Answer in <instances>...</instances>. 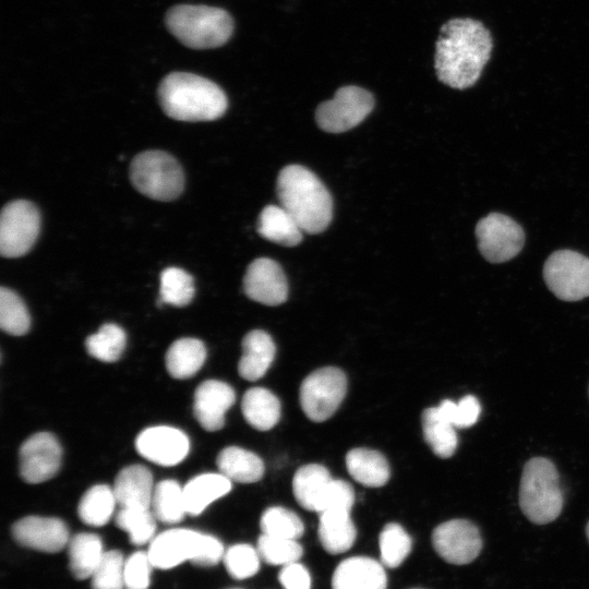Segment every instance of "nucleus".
Segmentation results:
<instances>
[{
  "label": "nucleus",
  "instance_id": "40",
  "mask_svg": "<svg viewBox=\"0 0 589 589\" xmlns=\"http://www.w3.org/2000/svg\"><path fill=\"white\" fill-rule=\"evenodd\" d=\"M261 560L269 565L285 566L298 562L303 549L297 540L276 538L262 533L257 540Z\"/></svg>",
  "mask_w": 589,
  "mask_h": 589
},
{
  "label": "nucleus",
  "instance_id": "43",
  "mask_svg": "<svg viewBox=\"0 0 589 589\" xmlns=\"http://www.w3.org/2000/svg\"><path fill=\"white\" fill-rule=\"evenodd\" d=\"M437 409L455 428L472 426L481 412L480 402L473 395H466L458 402L445 399Z\"/></svg>",
  "mask_w": 589,
  "mask_h": 589
},
{
  "label": "nucleus",
  "instance_id": "10",
  "mask_svg": "<svg viewBox=\"0 0 589 589\" xmlns=\"http://www.w3.org/2000/svg\"><path fill=\"white\" fill-rule=\"evenodd\" d=\"M373 107L374 98L370 92L354 85L342 86L333 99L318 105L315 120L323 131L341 133L360 124Z\"/></svg>",
  "mask_w": 589,
  "mask_h": 589
},
{
  "label": "nucleus",
  "instance_id": "6",
  "mask_svg": "<svg viewBox=\"0 0 589 589\" xmlns=\"http://www.w3.org/2000/svg\"><path fill=\"white\" fill-rule=\"evenodd\" d=\"M154 567L169 569L190 561L197 566H214L223 560L220 540L191 529L173 528L157 534L147 551Z\"/></svg>",
  "mask_w": 589,
  "mask_h": 589
},
{
  "label": "nucleus",
  "instance_id": "34",
  "mask_svg": "<svg viewBox=\"0 0 589 589\" xmlns=\"http://www.w3.org/2000/svg\"><path fill=\"white\" fill-rule=\"evenodd\" d=\"M127 342L124 330L112 323L104 324L85 341L88 354L104 362H115L122 354Z\"/></svg>",
  "mask_w": 589,
  "mask_h": 589
},
{
  "label": "nucleus",
  "instance_id": "1",
  "mask_svg": "<svg viewBox=\"0 0 589 589\" xmlns=\"http://www.w3.org/2000/svg\"><path fill=\"white\" fill-rule=\"evenodd\" d=\"M492 49V35L482 22L470 17L447 21L436 41L434 69L438 81L456 89L471 87Z\"/></svg>",
  "mask_w": 589,
  "mask_h": 589
},
{
  "label": "nucleus",
  "instance_id": "30",
  "mask_svg": "<svg viewBox=\"0 0 589 589\" xmlns=\"http://www.w3.org/2000/svg\"><path fill=\"white\" fill-rule=\"evenodd\" d=\"M68 554L73 576L82 580L92 577L105 552L98 536L82 532L70 539Z\"/></svg>",
  "mask_w": 589,
  "mask_h": 589
},
{
  "label": "nucleus",
  "instance_id": "38",
  "mask_svg": "<svg viewBox=\"0 0 589 589\" xmlns=\"http://www.w3.org/2000/svg\"><path fill=\"white\" fill-rule=\"evenodd\" d=\"M160 300L173 306H185L194 297L193 277L178 267H167L160 274Z\"/></svg>",
  "mask_w": 589,
  "mask_h": 589
},
{
  "label": "nucleus",
  "instance_id": "47",
  "mask_svg": "<svg viewBox=\"0 0 589 589\" xmlns=\"http://www.w3.org/2000/svg\"><path fill=\"white\" fill-rule=\"evenodd\" d=\"M586 534H587V538L589 540V521H588L587 527H586Z\"/></svg>",
  "mask_w": 589,
  "mask_h": 589
},
{
  "label": "nucleus",
  "instance_id": "32",
  "mask_svg": "<svg viewBox=\"0 0 589 589\" xmlns=\"http://www.w3.org/2000/svg\"><path fill=\"white\" fill-rule=\"evenodd\" d=\"M116 505L113 489L107 484H96L83 494L77 514L84 524L100 527L110 520Z\"/></svg>",
  "mask_w": 589,
  "mask_h": 589
},
{
  "label": "nucleus",
  "instance_id": "27",
  "mask_svg": "<svg viewBox=\"0 0 589 589\" xmlns=\"http://www.w3.org/2000/svg\"><path fill=\"white\" fill-rule=\"evenodd\" d=\"M217 467L230 481L252 483L264 474V464L254 453L238 446L224 448L217 456Z\"/></svg>",
  "mask_w": 589,
  "mask_h": 589
},
{
  "label": "nucleus",
  "instance_id": "11",
  "mask_svg": "<svg viewBox=\"0 0 589 589\" xmlns=\"http://www.w3.org/2000/svg\"><path fill=\"white\" fill-rule=\"evenodd\" d=\"M40 230V214L29 201L8 203L0 216V253L4 257L25 255L34 245Z\"/></svg>",
  "mask_w": 589,
  "mask_h": 589
},
{
  "label": "nucleus",
  "instance_id": "37",
  "mask_svg": "<svg viewBox=\"0 0 589 589\" xmlns=\"http://www.w3.org/2000/svg\"><path fill=\"white\" fill-rule=\"evenodd\" d=\"M153 512L148 508L123 507L116 515V525L124 530L130 541L142 545L153 540L156 524Z\"/></svg>",
  "mask_w": 589,
  "mask_h": 589
},
{
  "label": "nucleus",
  "instance_id": "42",
  "mask_svg": "<svg viewBox=\"0 0 589 589\" xmlns=\"http://www.w3.org/2000/svg\"><path fill=\"white\" fill-rule=\"evenodd\" d=\"M124 560L117 551L105 552L100 563L92 575V589H123Z\"/></svg>",
  "mask_w": 589,
  "mask_h": 589
},
{
  "label": "nucleus",
  "instance_id": "12",
  "mask_svg": "<svg viewBox=\"0 0 589 589\" xmlns=\"http://www.w3.org/2000/svg\"><path fill=\"white\" fill-rule=\"evenodd\" d=\"M478 248L485 260L503 263L516 256L524 247L522 228L512 218L491 213L476 226Z\"/></svg>",
  "mask_w": 589,
  "mask_h": 589
},
{
  "label": "nucleus",
  "instance_id": "49",
  "mask_svg": "<svg viewBox=\"0 0 589 589\" xmlns=\"http://www.w3.org/2000/svg\"><path fill=\"white\" fill-rule=\"evenodd\" d=\"M414 589H419V588H414Z\"/></svg>",
  "mask_w": 589,
  "mask_h": 589
},
{
  "label": "nucleus",
  "instance_id": "23",
  "mask_svg": "<svg viewBox=\"0 0 589 589\" xmlns=\"http://www.w3.org/2000/svg\"><path fill=\"white\" fill-rule=\"evenodd\" d=\"M317 534L322 546L329 554L348 551L357 537L350 510L328 509L320 513Z\"/></svg>",
  "mask_w": 589,
  "mask_h": 589
},
{
  "label": "nucleus",
  "instance_id": "19",
  "mask_svg": "<svg viewBox=\"0 0 589 589\" xmlns=\"http://www.w3.org/2000/svg\"><path fill=\"white\" fill-rule=\"evenodd\" d=\"M384 565L366 556H352L338 564L332 577V589H386Z\"/></svg>",
  "mask_w": 589,
  "mask_h": 589
},
{
  "label": "nucleus",
  "instance_id": "33",
  "mask_svg": "<svg viewBox=\"0 0 589 589\" xmlns=\"http://www.w3.org/2000/svg\"><path fill=\"white\" fill-rule=\"evenodd\" d=\"M152 512L164 524L180 522L187 513L183 488L175 480L158 482L153 492Z\"/></svg>",
  "mask_w": 589,
  "mask_h": 589
},
{
  "label": "nucleus",
  "instance_id": "7",
  "mask_svg": "<svg viewBox=\"0 0 589 589\" xmlns=\"http://www.w3.org/2000/svg\"><path fill=\"white\" fill-rule=\"evenodd\" d=\"M133 187L156 201H172L184 188V175L178 160L163 151L137 154L130 166Z\"/></svg>",
  "mask_w": 589,
  "mask_h": 589
},
{
  "label": "nucleus",
  "instance_id": "29",
  "mask_svg": "<svg viewBox=\"0 0 589 589\" xmlns=\"http://www.w3.org/2000/svg\"><path fill=\"white\" fill-rule=\"evenodd\" d=\"M206 348L196 338H180L171 344L166 353L169 374L179 380L193 376L204 364Z\"/></svg>",
  "mask_w": 589,
  "mask_h": 589
},
{
  "label": "nucleus",
  "instance_id": "3",
  "mask_svg": "<svg viewBox=\"0 0 589 589\" xmlns=\"http://www.w3.org/2000/svg\"><path fill=\"white\" fill-rule=\"evenodd\" d=\"M277 196L283 206L308 233L324 231L333 217L332 196L308 168L289 165L277 178Z\"/></svg>",
  "mask_w": 589,
  "mask_h": 589
},
{
  "label": "nucleus",
  "instance_id": "39",
  "mask_svg": "<svg viewBox=\"0 0 589 589\" xmlns=\"http://www.w3.org/2000/svg\"><path fill=\"white\" fill-rule=\"evenodd\" d=\"M262 533L284 539L298 540L304 532L300 517L290 509L273 506L261 517Z\"/></svg>",
  "mask_w": 589,
  "mask_h": 589
},
{
  "label": "nucleus",
  "instance_id": "44",
  "mask_svg": "<svg viewBox=\"0 0 589 589\" xmlns=\"http://www.w3.org/2000/svg\"><path fill=\"white\" fill-rule=\"evenodd\" d=\"M154 567L147 552L137 551L124 562L125 589H147Z\"/></svg>",
  "mask_w": 589,
  "mask_h": 589
},
{
  "label": "nucleus",
  "instance_id": "18",
  "mask_svg": "<svg viewBox=\"0 0 589 589\" xmlns=\"http://www.w3.org/2000/svg\"><path fill=\"white\" fill-rule=\"evenodd\" d=\"M235 400V390L229 384L208 380L195 389L193 412L204 430L214 432L224 426L226 412Z\"/></svg>",
  "mask_w": 589,
  "mask_h": 589
},
{
  "label": "nucleus",
  "instance_id": "21",
  "mask_svg": "<svg viewBox=\"0 0 589 589\" xmlns=\"http://www.w3.org/2000/svg\"><path fill=\"white\" fill-rule=\"evenodd\" d=\"M154 488L149 469L143 465H131L119 471L112 489L121 508L151 509Z\"/></svg>",
  "mask_w": 589,
  "mask_h": 589
},
{
  "label": "nucleus",
  "instance_id": "31",
  "mask_svg": "<svg viewBox=\"0 0 589 589\" xmlns=\"http://www.w3.org/2000/svg\"><path fill=\"white\" fill-rule=\"evenodd\" d=\"M422 432L426 444L441 458H449L457 447L455 426L437 409L431 407L421 414Z\"/></svg>",
  "mask_w": 589,
  "mask_h": 589
},
{
  "label": "nucleus",
  "instance_id": "36",
  "mask_svg": "<svg viewBox=\"0 0 589 589\" xmlns=\"http://www.w3.org/2000/svg\"><path fill=\"white\" fill-rule=\"evenodd\" d=\"M0 326L13 336L26 334L31 326L28 310L13 290L5 287L0 289Z\"/></svg>",
  "mask_w": 589,
  "mask_h": 589
},
{
  "label": "nucleus",
  "instance_id": "48",
  "mask_svg": "<svg viewBox=\"0 0 589 589\" xmlns=\"http://www.w3.org/2000/svg\"><path fill=\"white\" fill-rule=\"evenodd\" d=\"M588 394H589V386H588Z\"/></svg>",
  "mask_w": 589,
  "mask_h": 589
},
{
  "label": "nucleus",
  "instance_id": "9",
  "mask_svg": "<svg viewBox=\"0 0 589 589\" xmlns=\"http://www.w3.org/2000/svg\"><path fill=\"white\" fill-rule=\"evenodd\" d=\"M543 278L558 299H585L589 297V259L570 250L556 251L544 263Z\"/></svg>",
  "mask_w": 589,
  "mask_h": 589
},
{
  "label": "nucleus",
  "instance_id": "4",
  "mask_svg": "<svg viewBox=\"0 0 589 589\" xmlns=\"http://www.w3.org/2000/svg\"><path fill=\"white\" fill-rule=\"evenodd\" d=\"M165 21L169 32L193 49L220 47L233 32V21L228 12L202 4L175 5L167 12Z\"/></svg>",
  "mask_w": 589,
  "mask_h": 589
},
{
  "label": "nucleus",
  "instance_id": "35",
  "mask_svg": "<svg viewBox=\"0 0 589 589\" xmlns=\"http://www.w3.org/2000/svg\"><path fill=\"white\" fill-rule=\"evenodd\" d=\"M381 563L384 567L396 568L410 554L412 541L406 530L396 522H389L378 537Z\"/></svg>",
  "mask_w": 589,
  "mask_h": 589
},
{
  "label": "nucleus",
  "instance_id": "28",
  "mask_svg": "<svg viewBox=\"0 0 589 589\" xmlns=\"http://www.w3.org/2000/svg\"><path fill=\"white\" fill-rule=\"evenodd\" d=\"M241 409L248 423L260 431L271 430L280 418L279 399L263 387L248 389L243 395Z\"/></svg>",
  "mask_w": 589,
  "mask_h": 589
},
{
  "label": "nucleus",
  "instance_id": "5",
  "mask_svg": "<svg viewBox=\"0 0 589 589\" xmlns=\"http://www.w3.org/2000/svg\"><path fill=\"white\" fill-rule=\"evenodd\" d=\"M563 504L555 465L544 457L529 459L524 466L519 486V506L524 515L533 524L545 525L560 516Z\"/></svg>",
  "mask_w": 589,
  "mask_h": 589
},
{
  "label": "nucleus",
  "instance_id": "2",
  "mask_svg": "<svg viewBox=\"0 0 589 589\" xmlns=\"http://www.w3.org/2000/svg\"><path fill=\"white\" fill-rule=\"evenodd\" d=\"M158 98L164 112L179 121H212L220 118L228 100L214 82L185 72H173L159 84Z\"/></svg>",
  "mask_w": 589,
  "mask_h": 589
},
{
  "label": "nucleus",
  "instance_id": "13",
  "mask_svg": "<svg viewBox=\"0 0 589 589\" xmlns=\"http://www.w3.org/2000/svg\"><path fill=\"white\" fill-rule=\"evenodd\" d=\"M435 552L447 563L466 565L473 562L482 549L478 527L467 519H452L438 525L432 532Z\"/></svg>",
  "mask_w": 589,
  "mask_h": 589
},
{
  "label": "nucleus",
  "instance_id": "8",
  "mask_svg": "<svg viewBox=\"0 0 589 589\" xmlns=\"http://www.w3.org/2000/svg\"><path fill=\"white\" fill-rule=\"evenodd\" d=\"M347 392V377L335 366L310 373L302 382L299 399L304 414L314 422H322L338 409Z\"/></svg>",
  "mask_w": 589,
  "mask_h": 589
},
{
  "label": "nucleus",
  "instance_id": "25",
  "mask_svg": "<svg viewBox=\"0 0 589 589\" xmlns=\"http://www.w3.org/2000/svg\"><path fill=\"white\" fill-rule=\"evenodd\" d=\"M346 467L350 476L369 488L383 486L389 479V466L377 450L353 448L347 453Z\"/></svg>",
  "mask_w": 589,
  "mask_h": 589
},
{
  "label": "nucleus",
  "instance_id": "45",
  "mask_svg": "<svg viewBox=\"0 0 589 589\" xmlns=\"http://www.w3.org/2000/svg\"><path fill=\"white\" fill-rule=\"evenodd\" d=\"M353 503L354 492L352 486L344 480L333 479L327 495L326 506L323 512L328 509L351 510Z\"/></svg>",
  "mask_w": 589,
  "mask_h": 589
},
{
  "label": "nucleus",
  "instance_id": "22",
  "mask_svg": "<svg viewBox=\"0 0 589 589\" xmlns=\"http://www.w3.org/2000/svg\"><path fill=\"white\" fill-rule=\"evenodd\" d=\"M275 344L266 332L261 329L249 332L242 340V356L238 363L241 377L254 382L264 376L275 358Z\"/></svg>",
  "mask_w": 589,
  "mask_h": 589
},
{
  "label": "nucleus",
  "instance_id": "46",
  "mask_svg": "<svg viewBox=\"0 0 589 589\" xmlns=\"http://www.w3.org/2000/svg\"><path fill=\"white\" fill-rule=\"evenodd\" d=\"M278 580L284 589H311L310 573L299 562L283 566L278 574Z\"/></svg>",
  "mask_w": 589,
  "mask_h": 589
},
{
  "label": "nucleus",
  "instance_id": "24",
  "mask_svg": "<svg viewBox=\"0 0 589 589\" xmlns=\"http://www.w3.org/2000/svg\"><path fill=\"white\" fill-rule=\"evenodd\" d=\"M257 232L272 242L294 247L301 242L304 231L283 206L267 205L260 213Z\"/></svg>",
  "mask_w": 589,
  "mask_h": 589
},
{
  "label": "nucleus",
  "instance_id": "15",
  "mask_svg": "<svg viewBox=\"0 0 589 589\" xmlns=\"http://www.w3.org/2000/svg\"><path fill=\"white\" fill-rule=\"evenodd\" d=\"M135 448L145 459L170 467L178 465L187 457L190 441L179 429L157 425L147 428L137 435Z\"/></svg>",
  "mask_w": 589,
  "mask_h": 589
},
{
  "label": "nucleus",
  "instance_id": "20",
  "mask_svg": "<svg viewBox=\"0 0 589 589\" xmlns=\"http://www.w3.org/2000/svg\"><path fill=\"white\" fill-rule=\"evenodd\" d=\"M333 478L327 468L320 464L300 467L292 479V491L301 507L316 513L325 509Z\"/></svg>",
  "mask_w": 589,
  "mask_h": 589
},
{
  "label": "nucleus",
  "instance_id": "41",
  "mask_svg": "<svg viewBox=\"0 0 589 589\" xmlns=\"http://www.w3.org/2000/svg\"><path fill=\"white\" fill-rule=\"evenodd\" d=\"M223 561L232 578L245 579L259 572L261 556L257 549L250 544L239 543L225 551Z\"/></svg>",
  "mask_w": 589,
  "mask_h": 589
},
{
  "label": "nucleus",
  "instance_id": "17",
  "mask_svg": "<svg viewBox=\"0 0 589 589\" xmlns=\"http://www.w3.org/2000/svg\"><path fill=\"white\" fill-rule=\"evenodd\" d=\"M14 540L23 546L56 553L68 545L69 530L59 518L27 516L12 526Z\"/></svg>",
  "mask_w": 589,
  "mask_h": 589
},
{
  "label": "nucleus",
  "instance_id": "16",
  "mask_svg": "<svg viewBox=\"0 0 589 589\" xmlns=\"http://www.w3.org/2000/svg\"><path fill=\"white\" fill-rule=\"evenodd\" d=\"M243 290L251 300L265 305H279L288 297V284L281 267L267 257L256 259L248 266Z\"/></svg>",
  "mask_w": 589,
  "mask_h": 589
},
{
  "label": "nucleus",
  "instance_id": "14",
  "mask_svg": "<svg viewBox=\"0 0 589 589\" xmlns=\"http://www.w3.org/2000/svg\"><path fill=\"white\" fill-rule=\"evenodd\" d=\"M62 449L57 437L40 432L28 437L20 448V473L27 483L37 484L53 478L60 468Z\"/></svg>",
  "mask_w": 589,
  "mask_h": 589
},
{
  "label": "nucleus",
  "instance_id": "26",
  "mask_svg": "<svg viewBox=\"0 0 589 589\" xmlns=\"http://www.w3.org/2000/svg\"><path fill=\"white\" fill-rule=\"evenodd\" d=\"M231 490L230 480L221 473H203L183 486L187 513L196 516Z\"/></svg>",
  "mask_w": 589,
  "mask_h": 589
}]
</instances>
